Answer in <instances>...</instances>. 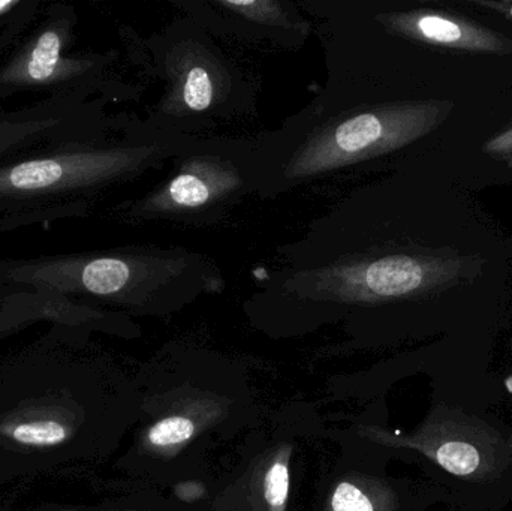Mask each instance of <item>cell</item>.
I'll return each instance as SVG.
<instances>
[{
  "instance_id": "obj_6",
  "label": "cell",
  "mask_w": 512,
  "mask_h": 511,
  "mask_svg": "<svg viewBox=\"0 0 512 511\" xmlns=\"http://www.w3.org/2000/svg\"><path fill=\"white\" fill-rule=\"evenodd\" d=\"M113 125L101 101L45 99L23 110L0 108V161L56 141L108 134Z\"/></svg>"
},
{
  "instance_id": "obj_3",
  "label": "cell",
  "mask_w": 512,
  "mask_h": 511,
  "mask_svg": "<svg viewBox=\"0 0 512 511\" xmlns=\"http://www.w3.org/2000/svg\"><path fill=\"white\" fill-rule=\"evenodd\" d=\"M165 95L158 108L156 134L188 137L210 120L245 113L249 99L243 72L224 56L197 20L177 23L155 45Z\"/></svg>"
},
{
  "instance_id": "obj_13",
  "label": "cell",
  "mask_w": 512,
  "mask_h": 511,
  "mask_svg": "<svg viewBox=\"0 0 512 511\" xmlns=\"http://www.w3.org/2000/svg\"><path fill=\"white\" fill-rule=\"evenodd\" d=\"M334 511H373L372 504L366 495L361 494L355 486L343 483L334 492Z\"/></svg>"
},
{
  "instance_id": "obj_10",
  "label": "cell",
  "mask_w": 512,
  "mask_h": 511,
  "mask_svg": "<svg viewBox=\"0 0 512 511\" xmlns=\"http://www.w3.org/2000/svg\"><path fill=\"white\" fill-rule=\"evenodd\" d=\"M14 438L29 446H54L65 441L66 432L63 426L54 422L27 423L15 429Z\"/></svg>"
},
{
  "instance_id": "obj_14",
  "label": "cell",
  "mask_w": 512,
  "mask_h": 511,
  "mask_svg": "<svg viewBox=\"0 0 512 511\" xmlns=\"http://www.w3.org/2000/svg\"><path fill=\"white\" fill-rule=\"evenodd\" d=\"M32 0H0V27L6 29Z\"/></svg>"
},
{
  "instance_id": "obj_5",
  "label": "cell",
  "mask_w": 512,
  "mask_h": 511,
  "mask_svg": "<svg viewBox=\"0 0 512 511\" xmlns=\"http://www.w3.org/2000/svg\"><path fill=\"white\" fill-rule=\"evenodd\" d=\"M42 8V6H41ZM77 14L71 6L51 3L0 54V108L17 93H47L51 99L90 101L101 90L111 59L77 53Z\"/></svg>"
},
{
  "instance_id": "obj_15",
  "label": "cell",
  "mask_w": 512,
  "mask_h": 511,
  "mask_svg": "<svg viewBox=\"0 0 512 511\" xmlns=\"http://www.w3.org/2000/svg\"><path fill=\"white\" fill-rule=\"evenodd\" d=\"M486 149L487 152L493 153V155H512V129L499 135L495 140L490 141V143L487 144Z\"/></svg>"
},
{
  "instance_id": "obj_8",
  "label": "cell",
  "mask_w": 512,
  "mask_h": 511,
  "mask_svg": "<svg viewBox=\"0 0 512 511\" xmlns=\"http://www.w3.org/2000/svg\"><path fill=\"white\" fill-rule=\"evenodd\" d=\"M375 18L403 35L436 45L472 50H495V47H501V42L486 30L436 12L378 14Z\"/></svg>"
},
{
  "instance_id": "obj_12",
  "label": "cell",
  "mask_w": 512,
  "mask_h": 511,
  "mask_svg": "<svg viewBox=\"0 0 512 511\" xmlns=\"http://www.w3.org/2000/svg\"><path fill=\"white\" fill-rule=\"evenodd\" d=\"M289 474L285 465H273L265 480V497L271 506H282L288 497Z\"/></svg>"
},
{
  "instance_id": "obj_2",
  "label": "cell",
  "mask_w": 512,
  "mask_h": 511,
  "mask_svg": "<svg viewBox=\"0 0 512 511\" xmlns=\"http://www.w3.org/2000/svg\"><path fill=\"white\" fill-rule=\"evenodd\" d=\"M0 282L35 287L38 291H74L119 299L144 288L171 284H221L219 273L203 257L186 251L83 252L33 260L0 258Z\"/></svg>"
},
{
  "instance_id": "obj_16",
  "label": "cell",
  "mask_w": 512,
  "mask_h": 511,
  "mask_svg": "<svg viewBox=\"0 0 512 511\" xmlns=\"http://www.w3.org/2000/svg\"><path fill=\"white\" fill-rule=\"evenodd\" d=\"M510 14L512 15V6H511V8H510Z\"/></svg>"
},
{
  "instance_id": "obj_11",
  "label": "cell",
  "mask_w": 512,
  "mask_h": 511,
  "mask_svg": "<svg viewBox=\"0 0 512 511\" xmlns=\"http://www.w3.org/2000/svg\"><path fill=\"white\" fill-rule=\"evenodd\" d=\"M194 423L185 417H170L162 420L150 431V441L156 446H171L183 443L194 434Z\"/></svg>"
},
{
  "instance_id": "obj_7",
  "label": "cell",
  "mask_w": 512,
  "mask_h": 511,
  "mask_svg": "<svg viewBox=\"0 0 512 511\" xmlns=\"http://www.w3.org/2000/svg\"><path fill=\"white\" fill-rule=\"evenodd\" d=\"M201 6L209 12L198 15L209 17V24H225V32H237L246 24L245 36L268 39L285 47L301 44L310 33V24L289 2H209Z\"/></svg>"
},
{
  "instance_id": "obj_4",
  "label": "cell",
  "mask_w": 512,
  "mask_h": 511,
  "mask_svg": "<svg viewBox=\"0 0 512 511\" xmlns=\"http://www.w3.org/2000/svg\"><path fill=\"white\" fill-rule=\"evenodd\" d=\"M173 158L176 171L167 182L131 204L126 215L212 222L256 191V143L188 138Z\"/></svg>"
},
{
  "instance_id": "obj_9",
  "label": "cell",
  "mask_w": 512,
  "mask_h": 511,
  "mask_svg": "<svg viewBox=\"0 0 512 511\" xmlns=\"http://www.w3.org/2000/svg\"><path fill=\"white\" fill-rule=\"evenodd\" d=\"M436 461L456 476H471L480 468L481 456L477 447L466 441H447L436 450Z\"/></svg>"
},
{
  "instance_id": "obj_1",
  "label": "cell",
  "mask_w": 512,
  "mask_h": 511,
  "mask_svg": "<svg viewBox=\"0 0 512 511\" xmlns=\"http://www.w3.org/2000/svg\"><path fill=\"white\" fill-rule=\"evenodd\" d=\"M56 141L0 161V230L83 216L99 195L179 152L188 137L131 125Z\"/></svg>"
}]
</instances>
